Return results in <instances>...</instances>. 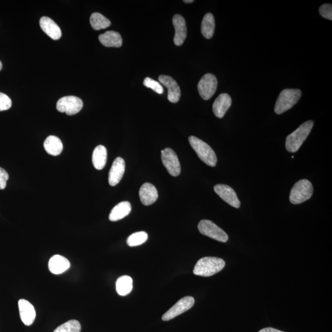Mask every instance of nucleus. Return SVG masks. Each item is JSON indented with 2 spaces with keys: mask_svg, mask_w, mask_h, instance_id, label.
I'll return each instance as SVG.
<instances>
[{
  "mask_svg": "<svg viewBox=\"0 0 332 332\" xmlns=\"http://www.w3.org/2000/svg\"><path fill=\"white\" fill-rule=\"evenodd\" d=\"M198 230L203 235L222 242H227L228 234L214 222L208 220H203L198 224Z\"/></svg>",
  "mask_w": 332,
  "mask_h": 332,
  "instance_id": "obj_6",
  "label": "nucleus"
},
{
  "mask_svg": "<svg viewBox=\"0 0 332 332\" xmlns=\"http://www.w3.org/2000/svg\"><path fill=\"white\" fill-rule=\"evenodd\" d=\"M217 79L215 75L211 74L204 75L197 84L200 96L205 100L211 99L217 90Z\"/></svg>",
  "mask_w": 332,
  "mask_h": 332,
  "instance_id": "obj_8",
  "label": "nucleus"
},
{
  "mask_svg": "<svg viewBox=\"0 0 332 332\" xmlns=\"http://www.w3.org/2000/svg\"><path fill=\"white\" fill-rule=\"evenodd\" d=\"M144 84L147 87L150 88L159 94L163 93V88L159 82L156 81L150 78H146L144 81Z\"/></svg>",
  "mask_w": 332,
  "mask_h": 332,
  "instance_id": "obj_29",
  "label": "nucleus"
},
{
  "mask_svg": "<svg viewBox=\"0 0 332 332\" xmlns=\"http://www.w3.org/2000/svg\"><path fill=\"white\" fill-rule=\"evenodd\" d=\"M83 102L76 96H65L58 100L56 108L61 113H65L68 115H74L83 108Z\"/></svg>",
  "mask_w": 332,
  "mask_h": 332,
  "instance_id": "obj_7",
  "label": "nucleus"
},
{
  "mask_svg": "<svg viewBox=\"0 0 332 332\" xmlns=\"http://www.w3.org/2000/svg\"><path fill=\"white\" fill-rule=\"evenodd\" d=\"M18 304L21 321L26 325H32L36 317L34 306L29 301L24 299L20 300Z\"/></svg>",
  "mask_w": 332,
  "mask_h": 332,
  "instance_id": "obj_15",
  "label": "nucleus"
},
{
  "mask_svg": "<svg viewBox=\"0 0 332 332\" xmlns=\"http://www.w3.org/2000/svg\"><path fill=\"white\" fill-rule=\"evenodd\" d=\"M139 196L143 205L150 206L157 202L158 197V191L153 185L145 183L140 188Z\"/></svg>",
  "mask_w": 332,
  "mask_h": 332,
  "instance_id": "obj_16",
  "label": "nucleus"
},
{
  "mask_svg": "<svg viewBox=\"0 0 332 332\" xmlns=\"http://www.w3.org/2000/svg\"><path fill=\"white\" fill-rule=\"evenodd\" d=\"M225 266V262L223 259L214 257H204L197 261L193 273L196 276H212L221 272Z\"/></svg>",
  "mask_w": 332,
  "mask_h": 332,
  "instance_id": "obj_1",
  "label": "nucleus"
},
{
  "mask_svg": "<svg viewBox=\"0 0 332 332\" xmlns=\"http://www.w3.org/2000/svg\"><path fill=\"white\" fill-rule=\"evenodd\" d=\"M194 299L193 297L188 296L182 298L178 303H175L171 308L169 309L163 316V321H169L175 317L182 315V314L187 312L193 306Z\"/></svg>",
  "mask_w": 332,
  "mask_h": 332,
  "instance_id": "obj_10",
  "label": "nucleus"
},
{
  "mask_svg": "<svg viewBox=\"0 0 332 332\" xmlns=\"http://www.w3.org/2000/svg\"><path fill=\"white\" fill-rule=\"evenodd\" d=\"M158 80L168 90L167 99L171 103H178L181 97V90L174 79L167 75H160Z\"/></svg>",
  "mask_w": 332,
  "mask_h": 332,
  "instance_id": "obj_12",
  "label": "nucleus"
},
{
  "mask_svg": "<svg viewBox=\"0 0 332 332\" xmlns=\"http://www.w3.org/2000/svg\"><path fill=\"white\" fill-rule=\"evenodd\" d=\"M42 31L54 40H57L62 36V32L59 26L48 17H42L39 20Z\"/></svg>",
  "mask_w": 332,
  "mask_h": 332,
  "instance_id": "obj_18",
  "label": "nucleus"
},
{
  "mask_svg": "<svg viewBox=\"0 0 332 332\" xmlns=\"http://www.w3.org/2000/svg\"><path fill=\"white\" fill-rule=\"evenodd\" d=\"M184 2L187 3V4H191V3L194 2L193 0H185Z\"/></svg>",
  "mask_w": 332,
  "mask_h": 332,
  "instance_id": "obj_34",
  "label": "nucleus"
},
{
  "mask_svg": "<svg viewBox=\"0 0 332 332\" xmlns=\"http://www.w3.org/2000/svg\"><path fill=\"white\" fill-rule=\"evenodd\" d=\"M99 39L104 47L111 48H120L123 45V39L118 32L108 31L100 35Z\"/></svg>",
  "mask_w": 332,
  "mask_h": 332,
  "instance_id": "obj_20",
  "label": "nucleus"
},
{
  "mask_svg": "<svg viewBox=\"0 0 332 332\" xmlns=\"http://www.w3.org/2000/svg\"><path fill=\"white\" fill-rule=\"evenodd\" d=\"M188 140L191 147L201 160L209 166H216L217 163V156L208 144L194 136H190Z\"/></svg>",
  "mask_w": 332,
  "mask_h": 332,
  "instance_id": "obj_3",
  "label": "nucleus"
},
{
  "mask_svg": "<svg viewBox=\"0 0 332 332\" xmlns=\"http://www.w3.org/2000/svg\"><path fill=\"white\" fill-rule=\"evenodd\" d=\"M214 191L224 202L228 205L238 209L240 206V203L237 197L235 191L230 186L224 184L216 185Z\"/></svg>",
  "mask_w": 332,
  "mask_h": 332,
  "instance_id": "obj_11",
  "label": "nucleus"
},
{
  "mask_svg": "<svg viewBox=\"0 0 332 332\" xmlns=\"http://www.w3.org/2000/svg\"><path fill=\"white\" fill-rule=\"evenodd\" d=\"M301 91L297 89H286L280 93L275 106L276 114L281 115L287 112L299 101Z\"/></svg>",
  "mask_w": 332,
  "mask_h": 332,
  "instance_id": "obj_4",
  "label": "nucleus"
},
{
  "mask_svg": "<svg viewBox=\"0 0 332 332\" xmlns=\"http://www.w3.org/2000/svg\"><path fill=\"white\" fill-rule=\"evenodd\" d=\"M2 68H3V64L2 62H1V60H0V71H2Z\"/></svg>",
  "mask_w": 332,
  "mask_h": 332,
  "instance_id": "obj_35",
  "label": "nucleus"
},
{
  "mask_svg": "<svg viewBox=\"0 0 332 332\" xmlns=\"http://www.w3.org/2000/svg\"><path fill=\"white\" fill-rule=\"evenodd\" d=\"M90 23L93 28L96 30L105 29L111 26L110 21L99 13H94L91 15Z\"/></svg>",
  "mask_w": 332,
  "mask_h": 332,
  "instance_id": "obj_26",
  "label": "nucleus"
},
{
  "mask_svg": "<svg viewBox=\"0 0 332 332\" xmlns=\"http://www.w3.org/2000/svg\"><path fill=\"white\" fill-rule=\"evenodd\" d=\"M231 103H232V100L228 94L224 93L219 95L213 104V112L215 117L218 118H224L225 114L230 108Z\"/></svg>",
  "mask_w": 332,
  "mask_h": 332,
  "instance_id": "obj_17",
  "label": "nucleus"
},
{
  "mask_svg": "<svg viewBox=\"0 0 332 332\" xmlns=\"http://www.w3.org/2000/svg\"><path fill=\"white\" fill-rule=\"evenodd\" d=\"M215 23L214 16L211 13L206 14L202 23V33L207 39H211L214 34Z\"/></svg>",
  "mask_w": 332,
  "mask_h": 332,
  "instance_id": "obj_24",
  "label": "nucleus"
},
{
  "mask_svg": "<svg viewBox=\"0 0 332 332\" xmlns=\"http://www.w3.org/2000/svg\"><path fill=\"white\" fill-rule=\"evenodd\" d=\"M46 151L52 156H58L63 150V144L59 138L54 136H49L44 142Z\"/></svg>",
  "mask_w": 332,
  "mask_h": 332,
  "instance_id": "obj_22",
  "label": "nucleus"
},
{
  "mask_svg": "<svg viewBox=\"0 0 332 332\" xmlns=\"http://www.w3.org/2000/svg\"><path fill=\"white\" fill-rule=\"evenodd\" d=\"M319 13L321 16L328 20H332V6L330 4H324L319 8Z\"/></svg>",
  "mask_w": 332,
  "mask_h": 332,
  "instance_id": "obj_31",
  "label": "nucleus"
},
{
  "mask_svg": "<svg viewBox=\"0 0 332 332\" xmlns=\"http://www.w3.org/2000/svg\"><path fill=\"white\" fill-rule=\"evenodd\" d=\"M9 175L4 169L0 167V190H4L7 187Z\"/></svg>",
  "mask_w": 332,
  "mask_h": 332,
  "instance_id": "obj_32",
  "label": "nucleus"
},
{
  "mask_svg": "<svg viewBox=\"0 0 332 332\" xmlns=\"http://www.w3.org/2000/svg\"><path fill=\"white\" fill-rule=\"evenodd\" d=\"M172 23L175 30L173 42L176 46L180 47L184 44L187 36L185 20L181 15L176 14L173 17Z\"/></svg>",
  "mask_w": 332,
  "mask_h": 332,
  "instance_id": "obj_13",
  "label": "nucleus"
},
{
  "mask_svg": "<svg viewBox=\"0 0 332 332\" xmlns=\"http://www.w3.org/2000/svg\"><path fill=\"white\" fill-rule=\"evenodd\" d=\"M81 324L77 320H71L58 327L54 332H80Z\"/></svg>",
  "mask_w": 332,
  "mask_h": 332,
  "instance_id": "obj_28",
  "label": "nucleus"
},
{
  "mask_svg": "<svg viewBox=\"0 0 332 332\" xmlns=\"http://www.w3.org/2000/svg\"><path fill=\"white\" fill-rule=\"evenodd\" d=\"M313 187L312 183L306 179L300 180L294 185L290 193V202L293 205H299L312 197Z\"/></svg>",
  "mask_w": 332,
  "mask_h": 332,
  "instance_id": "obj_5",
  "label": "nucleus"
},
{
  "mask_svg": "<svg viewBox=\"0 0 332 332\" xmlns=\"http://www.w3.org/2000/svg\"><path fill=\"white\" fill-rule=\"evenodd\" d=\"M12 106L11 99L5 94L0 93V112L8 110Z\"/></svg>",
  "mask_w": 332,
  "mask_h": 332,
  "instance_id": "obj_30",
  "label": "nucleus"
},
{
  "mask_svg": "<svg viewBox=\"0 0 332 332\" xmlns=\"http://www.w3.org/2000/svg\"><path fill=\"white\" fill-rule=\"evenodd\" d=\"M258 332H284L281 330H277L276 328L268 327L261 329Z\"/></svg>",
  "mask_w": 332,
  "mask_h": 332,
  "instance_id": "obj_33",
  "label": "nucleus"
},
{
  "mask_svg": "<svg viewBox=\"0 0 332 332\" xmlns=\"http://www.w3.org/2000/svg\"><path fill=\"white\" fill-rule=\"evenodd\" d=\"M314 122L307 121L297 128L294 132L287 136L285 141V147L290 153H295L305 141L313 129Z\"/></svg>",
  "mask_w": 332,
  "mask_h": 332,
  "instance_id": "obj_2",
  "label": "nucleus"
},
{
  "mask_svg": "<svg viewBox=\"0 0 332 332\" xmlns=\"http://www.w3.org/2000/svg\"><path fill=\"white\" fill-rule=\"evenodd\" d=\"M125 172V161L123 158H116L113 163L108 174V182L109 185L114 187L121 181Z\"/></svg>",
  "mask_w": 332,
  "mask_h": 332,
  "instance_id": "obj_14",
  "label": "nucleus"
},
{
  "mask_svg": "<svg viewBox=\"0 0 332 332\" xmlns=\"http://www.w3.org/2000/svg\"><path fill=\"white\" fill-rule=\"evenodd\" d=\"M49 270L54 275H60L71 267V263L65 257L60 255H55L49 261Z\"/></svg>",
  "mask_w": 332,
  "mask_h": 332,
  "instance_id": "obj_19",
  "label": "nucleus"
},
{
  "mask_svg": "<svg viewBox=\"0 0 332 332\" xmlns=\"http://www.w3.org/2000/svg\"><path fill=\"white\" fill-rule=\"evenodd\" d=\"M161 159L167 171L173 176H178L181 172V166L178 155L171 148L161 150Z\"/></svg>",
  "mask_w": 332,
  "mask_h": 332,
  "instance_id": "obj_9",
  "label": "nucleus"
},
{
  "mask_svg": "<svg viewBox=\"0 0 332 332\" xmlns=\"http://www.w3.org/2000/svg\"><path fill=\"white\" fill-rule=\"evenodd\" d=\"M147 239L148 234L145 231H139L131 234L127 238V243L130 247L138 246L145 243Z\"/></svg>",
  "mask_w": 332,
  "mask_h": 332,
  "instance_id": "obj_27",
  "label": "nucleus"
},
{
  "mask_svg": "<svg viewBox=\"0 0 332 332\" xmlns=\"http://www.w3.org/2000/svg\"><path fill=\"white\" fill-rule=\"evenodd\" d=\"M93 164L97 170L104 168L107 160V150L103 145H99L94 149L93 153Z\"/></svg>",
  "mask_w": 332,
  "mask_h": 332,
  "instance_id": "obj_23",
  "label": "nucleus"
},
{
  "mask_svg": "<svg viewBox=\"0 0 332 332\" xmlns=\"http://www.w3.org/2000/svg\"><path fill=\"white\" fill-rule=\"evenodd\" d=\"M131 211V205L130 203L123 202L118 204L112 210L109 215V220L117 222L130 214Z\"/></svg>",
  "mask_w": 332,
  "mask_h": 332,
  "instance_id": "obj_21",
  "label": "nucleus"
},
{
  "mask_svg": "<svg viewBox=\"0 0 332 332\" xmlns=\"http://www.w3.org/2000/svg\"><path fill=\"white\" fill-rule=\"evenodd\" d=\"M133 288L132 279L129 276L120 277L116 283L117 292L120 296H126L130 293Z\"/></svg>",
  "mask_w": 332,
  "mask_h": 332,
  "instance_id": "obj_25",
  "label": "nucleus"
}]
</instances>
